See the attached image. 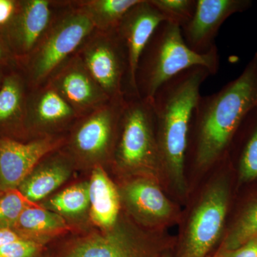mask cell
Instances as JSON below:
<instances>
[{"mask_svg":"<svg viewBox=\"0 0 257 257\" xmlns=\"http://www.w3.org/2000/svg\"><path fill=\"white\" fill-rule=\"evenodd\" d=\"M74 4L84 13L94 30L113 32L119 28L125 15L140 0H74Z\"/></svg>","mask_w":257,"mask_h":257,"instance_id":"44dd1931","label":"cell"},{"mask_svg":"<svg viewBox=\"0 0 257 257\" xmlns=\"http://www.w3.org/2000/svg\"><path fill=\"white\" fill-rule=\"evenodd\" d=\"M44 257H53V256H44Z\"/></svg>","mask_w":257,"mask_h":257,"instance_id":"e575fe53","label":"cell"},{"mask_svg":"<svg viewBox=\"0 0 257 257\" xmlns=\"http://www.w3.org/2000/svg\"><path fill=\"white\" fill-rule=\"evenodd\" d=\"M239 128L244 133L238 153L239 181L251 182L257 179V106L246 115Z\"/></svg>","mask_w":257,"mask_h":257,"instance_id":"603a6c76","label":"cell"},{"mask_svg":"<svg viewBox=\"0 0 257 257\" xmlns=\"http://www.w3.org/2000/svg\"><path fill=\"white\" fill-rule=\"evenodd\" d=\"M162 243L160 240L140 234L119 219L110 229L70 241L53 257H124Z\"/></svg>","mask_w":257,"mask_h":257,"instance_id":"30bf717a","label":"cell"},{"mask_svg":"<svg viewBox=\"0 0 257 257\" xmlns=\"http://www.w3.org/2000/svg\"><path fill=\"white\" fill-rule=\"evenodd\" d=\"M38 204L67 221L81 220L89 214V181L61 189Z\"/></svg>","mask_w":257,"mask_h":257,"instance_id":"7402d4cb","label":"cell"},{"mask_svg":"<svg viewBox=\"0 0 257 257\" xmlns=\"http://www.w3.org/2000/svg\"><path fill=\"white\" fill-rule=\"evenodd\" d=\"M164 21L165 18L150 0H140L128 10L116 30L127 57V72L123 87L125 96H140L136 85L139 61L154 32Z\"/></svg>","mask_w":257,"mask_h":257,"instance_id":"4fadbf2b","label":"cell"},{"mask_svg":"<svg viewBox=\"0 0 257 257\" xmlns=\"http://www.w3.org/2000/svg\"><path fill=\"white\" fill-rule=\"evenodd\" d=\"M161 257H173V256H172V253H170V251H167V252L164 253V254Z\"/></svg>","mask_w":257,"mask_h":257,"instance_id":"d6a6232c","label":"cell"},{"mask_svg":"<svg viewBox=\"0 0 257 257\" xmlns=\"http://www.w3.org/2000/svg\"><path fill=\"white\" fill-rule=\"evenodd\" d=\"M34 204L18 189L3 192L0 196V229H13L23 211Z\"/></svg>","mask_w":257,"mask_h":257,"instance_id":"d4e9b609","label":"cell"},{"mask_svg":"<svg viewBox=\"0 0 257 257\" xmlns=\"http://www.w3.org/2000/svg\"><path fill=\"white\" fill-rule=\"evenodd\" d=\"M118 189L121 204L140 224L147 227L163 226L176 214L175 205L155 179L132 177Z\"/></svg>","mask_w":257,"mask_h":257,"instance_id":"5bb4252c","label":"cell"},{"mask_svg":"<svg viewBox=\"0 0 257 257\" xmlns=\"http://www.w3.org/2000/svg\"><path fill=\"white\" fill-rule=\"evenodd\" d=\"M68 4L64 0H20L14 20L2 33L18 64L35 50Z\"/></svg>","mask_w":257,"mask_h":257,"instance_id":"9c48e42d","label":"cell"},{"mask_svg":"<svg viewBox=\"0 0 257 257\" xmlns=\"http://www.w3.org/2000/svg\"><path fill=\"white\" fill-rule=\"evenodd\" d=\"M19 66L18 61L0 34V67L9 69Z\"/></svg>","mask_w":257,"mask_h":257,"instance_id":"f546056e","label":"cell"},{"mask_svg":"<svg viewBox=\"0 0 257 257\" xmlns=\"http://www.w3.org/2000/svg\"><path fill=\"white\" fill-rule=\"evenodd\" d=\"M111 164L130 178L164 173L151 99L125 96Z\"/></svg>","mask_w":257,"mask_h":257,"instance_id":"277c9868","label":"cell"},{"mask_svg":"<svg viewBox=\"0 0 257 257\" xmlns=\"http://www.w3.org/2000/svg\"><path fill=\"white\" fill-rule=\"evenodd\" d=\"M251 5L250 0H197L192 19L181 27L184 42L197 53H207L216 46V35L226 19Z\"/></svg>","mask_w":257,"mask_h":257,"instance_id":"9a60e30c","label":"cell"},{"mask_svg":"<svg viewBox=\"0 0 257 257\" xmlns=\"http://www.w3.org/2000/svg\"><path fill=\"white\" fill-rule=\"evenodd\" d=\"M256 236L257 201L241 213L225 236L219 249H234Z\"/></svg>","mask_w":257,"mask_h":257,"instance_id":"cb8c5ba5","label":"cell"},{"mask_svg":"<svg viewBox=\"0 0 257 257\" xmlns=\"http://www.w3.org/2000/svg\"><path fill=\"white\" fill-rule=\"evenodd\" d=\"M90 171L89 216L96 227L105 231L111 229L119 220L121 202L119 189L103 166H95Z\"/></svg>","mask_w":257,"mask_h":257,"instance_id":"d6986e66","label":"cell"},{"mask_svg":"<svg viewBox=\"0 0 257 257\" xmlns=\"http://www.w3.org/2000/svg\"><path fill=\"white\" fill-rule=\"evenodd\" d=\"M165 21L182 27L192 19L197 0H150Z\"/></svg>","mask_w":257,"mask_h":257,"instance_id":"484cf974","label":"cell"},{"mask_svg":"<svg viewBox=\"0 0 257 257\" xmlns=\"http://www.w3.org/2000/svg\"><path fill=\"white\" fill-rule=\"evenodd\" d=\"M29 90L19 66L7 71L0 87V138L28 141L25 119Z\"/></svg>","mask_w":257,"mask_h":257,"instance_id":"ac0fdd59","label":"cell"},{"mask_svg":"<svg viewBox=\"0 0 257 257\" xmlns=\"http://www.w3.org/2000/svg\"><path fill=\"white\" fill-rule=\"evenodd\" d=\"M229 199V185L224 179L208 186L193 208L175 257L209 256L220 239Z\"/></svg>","mask_w":257,"mask_h":257,"instance_id":"52a82bcc","label":"cell"},{"mask_svg":"<svg viewBox=\"0 0 257 257\" xmlns=\"http://www.w3.org/2000/svg\"><path fill=\"white\" fill-rule=\"evenodd\" d=\"M256 106L257 51L237 78L217 92L199 97L187 150L194 165L207 170L221 160L243 119Z\"/></svg>","mask_w":257,"mask_h":257,"instance_id":"6da1fadb","label":"cell"},{"mask_svg":"<svg viewBox=\"0 0 257 257\" xmlns=\"http://www.w3.org/2000/svg\"><path fill=\"white\" fill-rule=\"evenodd\" d=\"M20 239H26L12 229H0V248L8 243Z\"/></svg>","mask_w":257,"mask_h":257,"instance_id":"4dcf8cb0","label":"cell"},{"mask_svg":"<svg viewBox=\"0 0 257 257\" xmlns=\"http://www.w3.org/2000/svg\"><path fill=\"white\" fill-rule=\"evenodd\" d=\"M46 245L29 239H20L0 248V257H41Z\"/></svg>","mask_w":257,"mask_h":257,"instance_id":"4316f807","label":"cell"},{"mask_svg":"<svg viewBox=\"0 0 257 257\" xmlns=\"http://www.w3.org/2000/svg\"><path fill=\"white\" fill-rule=\"evenodd\" d=\"M12 68H13V67H12ZM9 69L3 68V67H0V87H1L3 79H4L5 74H6L7 71H8Z\"/></svg>","mask_w":257,"mask_h":257,"instance_id":"1f68e13d","label":"cell"},{"mask_svg":"<svg viewBox=\"0 0 257 257\" xmlns=\"http://www.w3.org/2000/svg\"><path fill=\"white\" fill-rule=\"evenodd\" d=\"M94 30L87 15L69 0L67 8L35 50L19 64L29 88L46 84L56 71L77 53Z\"/></svg>","mask_w":257,"mask_h":257,"instance_id":"5b68a950","label":"cell"},{"mask_svg":"<svg viewBox=\"0 0 257 257\" xmlns=\"http://www.w3.org/2000/svg\"><path fill=\"white\" fill-rule=\"evenodd\" d=\"M67 135L25 142L0 138V192L18 189L44 157L64 146Z\"/></svg>","mask_w":257,"mask_h":257,"instance_id":"7c38bea8","label":"cell"},{"mask_svg":"<svg viewBox=\"0 0 257 257\" xmlns=\"http://www.w3.org/2000/svg\"><path fill=\"white\" fill-rule=\"evenodd\" d=\"M76 169L74 160L62 147L44 157L18 189L30 202L40 204L65 184Z\"/></svg>","mask_w":257,"mask_h":257,"instance_id":"e0dca14e","label":"cell"},{"mask_svg":"<svg viewBox=\"0 0 257 257\" xmlns=\"http://www.w3.org/2000/svg\"><path fill=\"white\" fill-rule=\"evenodd\" d=\"M20 0H0V34L9 27L14 20Z\"/></svg>","mask_w":257,"mask_h":257,"instance_id":"f1b7e54d","label":"cell"},{"mask_svg":"<svg viewBox=\"0 0 257 257\" xmlns=\"http://www.w3.org/2000/svg\"><path fill=\"white\" fill-rule=\"evenodd\" d=\"M47 83L60 93L81 116L110 100L77 53L62 64Z\"/></svg>","mask_w":257,"mask_h":257,"instance_id":"2e32d148","label":"cell"},{"mask_svg":"<svg viewBox=\"0 0 257 257\" xmlns=\"http://www.w3.org/2000/svg\"><path fill=\"white\" fill-rule=\"evenodd\" d=\"M213 257H215V256H213Z\"/></svg>","mask_w":257,"mask_h":257,"instance_id":"d590c367","label":"cell"},{"mask_svg":"<svg viewBox=\"0 0 257 257\" xmlns=\"http://www.w3.org/2000/svg\"><path fill=\"white\" fill-rule=\"evenodd\" d=\"M125 96L80 116L69 130L63 149L77 168L90 170L111 163Z\"/></svg>","mask_w":257,"mask_h":257,"instance_id":"8992f818","label":"cell"},{"mask_svg":"<svg viewBox=\"0 0 257 257\" xmlns=\"http://www.w3.org/2000/svg\"><path fill=\"white\" fill-rule=\"evenodd\" d=\"M3 192H0V196H1V194H3Z\"/></svg>","mask_w":257,"mask_h":257,"instance_id":"836d02e7","label":"cell"},{"mask_svg":"<svg viewBox=\"0 0 257 257\" xmlns=\"http://www.w3.org/2000/svg\"><path fill=\"white\" fill-rule=\"evenodd\" d=\"M217 47L205 54L191 50L184 42L180 27L164 21L157 27L144 50L136 73L139 95L151 99L161 86L184 70L203 67L217 73Z\"/></svg>","mask_w":257,"mask_h":257,"instance_id":"3957f363","label":"cell"},{"mask_svg":"<svg viewBox=\"0 0 257 257\" xmlns=\"http://www.w3.org/2000/svg\"><path fill=\"white\" fill-rule=\"evenodd\" d=\"M77 55L109 99L124 97L127 57L116 31L94 30L83 42Z\"/></svg>","mask_w":257,"mask_h":257,"instance_id":"ba28073f","label":"cell"},{"mask_svg":"<svg viewBox=\"0 0 257 257\" xmlns=\"http://www.w3.org/2000/svg\"><path fill=\"white\" fill-rule=\"evenodd\" d=\"M210 75L205 67H192L165 82L151 99L164 173L180 194L187 188L186 154L193 113L201 86Z\"/></svg>","mask_w":257,"mask_h":257,"instance_id":"7a4b0ae2","label":"cell"},{"mask_svg":"<svg viewBox=\"0 0 257 257\" xmlns=\"http://www.w3.org/2000/svg\"><path fill=\"white\" fill-rule=\"evenodd\" d=\"M80 116L50 84L29 90L25 119L28 140L67 135Z\"/></svg>","mask_w":257,"mask_h":257,"instance_id":"8fae6325","label":"cell"},{"mask_svg":"<svg viewBox=\"0 0 257 257\" xmlns=\"http://www.w3.org/2000/svg\"><path fill=\"white\" fill-rule=\"evenodd\" d=\"M215 257H257V236L234 249H219Z\"/></svg>","mask_w":257,"mask_h":257,"instance_id":"83f0119b","label":"cell"},{"mask_svg":"<svg viewBox=\"0 0 257 257\" xmlns=\"http://www.w3.org/2000/svg\"><path fill=\"white\" fill-rule=\"evenodd\" d=\"M13 230L25 239L46 245L50 240L68 232V221L53 211L34 204L20 215Z\"/></svg>","mask_w":257,"mask_h":257,"instance_id":"ffe728a7","label":"cell"}]
</instances>
